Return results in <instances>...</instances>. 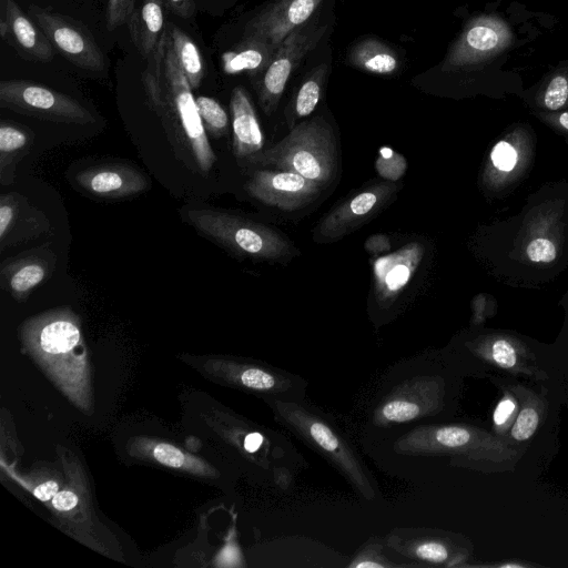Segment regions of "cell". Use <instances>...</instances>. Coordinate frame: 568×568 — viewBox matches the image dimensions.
Here are the masks:
<instances>
[{
    "instance_id": "cell-43",
    "label": "cell",
    "mask_w": 568,
    "mask_h": 568,
    "mask_svg": "<svg viewBox=\"0 0 568 568\" xmlns=\"http://www.w3.org/2000/svg\"><path fill=\"white\" fill-rule=\"evenodd\" d=\"M558 121H559L560 125H562L566 130H568V111L560 113L558 116Z\"/></svg>"
},
{
    "instance_id": "cell-5",
    "label": "cell",
    "mask_w": 568,
    "mask_h": 568,
    "mask_svg": "<svg viewBox=\"0 0 568 568\" xmlns=\"http://www.w3.org/2000/svg\"><path fill=\"white\" fill-rule=\"evenodd\" d=\"M274 419L325 459L366 501L378 496V486L355 444L334 417L303 402L265 400Z\"/></svg>"
},
{
    "instance_id": "cell-39",
    "label": "cell",
    "mask_w": 568,
    "mask_h": 568,
    "mask_svg": "<svg viewBox=\"0 0 568 568\" xmlns=\"http://www.w3.org/2000/svg\"><path fill=\"white\" fill-rule=\"evenodd\" d=\"M364 246L369 254L378 256L389 252L390 242L384 234H374L365 241Z\"/></svg>"
},
{
    "instance_id": "cell-41",
    "label": "cell",
    "mask_w": 568,
    "mask_h": 568,
    "mask_svg": "<svg viewBox=\"0 0 568 568\" xmlns=\"http://www.w3.org/2000/svg\"><path fill=\"white\" fill-rule=\"evenodd\" d=\"M78 501V496L74 493L62 490L58 491L52 498V506L60 511H67L73 509Z\"/></svg>"
},
{
    "instance_id": "cell-13",
    "label": "cell",
    "mask_w": 568,
    "mask_h": 568,
    "mask_svg": "<svg viewBox=\"0 0 568 568\" xmlns=\"http://www.w3.org/2000/svg\"><path fill=\"white\" fill-rule=\"evenodd\" d=\"M29 16L62 55L74 65L92 72L105 69L104 55L91 32L79 21L37 4Z\"/></svg>"
},
{
    "instance_id": "cell-4",
    "label": "cell",
    "mask_w": 568,
    "mask_h": 568,
    "mask_svg": "<svg viewBox=\"0 0 568 568\" xmlns=\"http://www.w3.org/2000/svg\"><path fill=\"white\" fill-rule=\"evenodd\" d=\"M21 338L60 389L89 412V364L79 316L70 307L47 311L22 324Z\"/></svg>"
},
{
    "instance_id": "cell-20",
    "label": "cell",
    "mask_w": 568,
    "mask_h": 568,
    "mask_svg": "<svg viewBox=\"0 0 568 568\" xmlns=\"http://www.w3.org/2000/svg\"><path fill=\"white\" fill-rule=\"evenodd\" d=\"M0 36L24 60L48 62L54 57L50 40L16 0H0Z\"/></svg>"
},
{
    "instance_id": "cell-6",
    "label": "cell",
    "mask_w": 568,
    "mask_h": 568,
    "mask_svg": "<svg viewBox=\"0 0 568 568\" xmlns=\"http://www.w3.org/2000/svg\"><path fill=\"white\" fill-rule=\"evenodd\" d=\"M443 351L464 376L504 375L550 383L562 367V359L506 336L465 338Z\"/></svg>"
},
{
    "instance_id": "cell-34",
    "label": "cell",
    "mask_w": 568,
    "mask_h": 568,
    "mask_svg": "<svg viewBox=\"0 0 568 568\" xmlns=\"http://www.w3.org/2000/svg\"><path fill=\"white\" fill-rule=\"evenodd\" d=\"M195 102L205 131L215 138L224 135L229 129V116L222 105L204 95L197 97Z\"/></svg>"
},
{
    "instance_id": "cell-16",
    "label": "cell",
    "mask_w": 568,
    "mask_h": 568,
    "mask_svg": "<svg viewBox=\"0 0 568 568\" xmlns=\"http://www.w3.org/2000/svg\"><path fill=\"white\" fill-rule=\"evenodd\" d=\"M245 190L268 206L295 211L313 202L323 187L293 171L258 169L252 173Z\"/></svg>"
},
{
    "instance_id": "cell-30",
    "label": "cell",
    "mask_w": 568,
    "mask_h": 568,
    "mask_svg": "<svg viewBox=\"0 0 568 568\" xmlns=\"http://www.w3.org/2000/svg\"><path fill=\"white\" fill-rule=\"evenodd\" d=\"M488 378L498 386L501 393L491 414L490 430L505 439L517 416L519 403L517 396L503 377L489 376Z\"/></svg>"
},
{
    "instance_id": "cell-17",
    "label": "cell",
    "mask_w": 568,
    "mask_h": 568,
    "mask_svg": "<svg viewBox=\"0 0 568 568\" xmlns=\"http://www.w3.org/2000/svg\"><path fill=\"white\" fill-rule=\"evenodd\" d=\"M325 0H273L246 24L243 38L261 40L275 51L296 28L313 18Z\"/></svg>"
},
{
    "instance_id": "cell-23",
    "label": "cell",
    "mask_w": 568,
    "mask_h": 568,
    "mask_svg": "<svg viewBox=\"0 0 568 568\" xmlns=\"http://www.w3.org/2000/svg\"><path fill=\"white\" fill-rule=\"evenodd\" d=\"M233 152L240 162L263 150L264 135L251 97L243 87L232 91Z\"/></svg>"
},
{
    "instance_id": "cell-42",
    "label": "cell",
    "mask_w": 568,
    "mask_h": 568,
    "mask_svg": "<svg viewBox=\"0 0 568 568\" xmlns=\"http://www.w3.org/2000/svg\"><path fill=\"white\" fill-rule=\"evenodd\" d=\"M59 490V485L54 480H48L36 487L34 496L40 500H49L54 497Z\"/></svg>"
},
{
    "instance_id": "cell-2",
    "label": "cell",
    "mask_w": 568,
    "mask_h": 568,
    "mask_svg": "<svg viewBox=\"0 0 568 568\" xmlns=\"http://www.w3.org/2000/svg\"><path fill=\"white\" fill-rule=\"evenodd\" d=\"M366 449L389 453L395 459L449 458L453 466L481 471L515 470L524 458L491 430L450 422L420 424Z\"/></svg>"
},
{
    "instance_id": "cell-25",
    "label": "cell",
    "mask_w": 568,
    "mask_h": 568,
    "mask_svg": "<svg viewBox=\"0 0 568 568\" xmlns=\"http://www.w3.org/2000/svg\"><path fill=\"white\" fill-rule=\"evenodd\" d=\"M164 0H142L128 23L131 39L140 54L148 60L164 31Z\"/></svg>"
},
{
    "instance_id": "cell-36",
    "label": "cell",
    "mask_w": 568,
    "mask_h": 568,
    "mask_svg": "<svg viewBox=\"0 0 568 568\" xmlns=\"http://www.w3.org/2000/svg\"><path fill=\"white\" fill-rule=\"evenodd\" d=\"M136 0H106L105 23L113 31L126 23L135 9Z\"/></svg>"
},
{
    "instance_id": "cell-29",
    "label": "cell",
    "mask_w": 568,
    "mask_h": 568,
    "mask_svg": "<svg viewBox=\"0 0 568 568\" xmlns=\"http://www.w3.org/2000/svg\"><path fill=\"white\" fill-rule=\"evenodd\" d=\"M172 40L173 50L192 90L200 87L204 77L205 65L195 42L179 27L166 24Z\"/></svg>"
},
{
    "instance_id": "cell-40",
    "label": "cell",
    "mask_w": 568,
    "mask_h": 568,
    "mask_svg": "<svg viewBox=\"0 0 568 568\" xmlns=\"http://www.w3.org/2000/svg\"><path fill=\"white\" fill-rule=\"evenodd\" d=\"M165 7L170 9L174 14L183 18L190 19L193 17L195 12V3L194 0H164Z\"/></svg>"
},
{
    "instance_id": "cell-28",
    "label": "cell",
    "mask_w": 568,
    "mask_h": 568,
    "mask_svg": "<svg viewBox=\"0 0 568 568\" xmlns=\"http://www.w3.org/2000/svg\"><path fill=\"white\" fill-rule=\"evenodd\" d=\"M28 128L2 121L0 124V181L11 184L18 162L27 154L32 141Z\"/></svg>"
},
{
    "instance_id": "cell-27",
    "label": "cell",
    "mask_w": 568,
    "mask_h": 568,
    "mask_svg": "<svg viewBox=\"0 0 568 568\" xmlns=\"http://www.w3.org/2000/svg\"><path fill=\"white\" fill-rule=\"evenodd\" d=\"M275 52L261 40L242 38L234 48L222 54V68L227 74L246 72L255 79L266 69Z\"/></svg>"
},
{
    "instance_id": "cell-7",
    "label": "cell",
    "mask_w": 568,
    "mask_h": 568,
    "mask_svg": "<svg viewBox=\"0 0 568 568\" xmlns=\"http://www.w3.org/2000/svg\"><path fill=\"white\" fill-rule=\"evenodd\" d=\"M244 164L293 171L327 187L337 173V146L332 126L323 116L302 121L271 148L251 155Z\"/></svg>"
},
{
    "instance_id": "cell-38",
    "label": "cell",
    "mask_w": 568,
    "mask_h": 568,
    "mask_svg": "<svg viewBox=\"0 0 568 568\" xmlns=\"http://www.w3.org/2000/svg\"><path fill=\"white\" fill-rule=\"evenodd\" d=\"M526 253L532 262L549 263L556 258L557 252L554 243L544 237H537L532 240L527 248Z\"/></svg>"
},
{
    "instance_id": "cell-26",
    "label": "cell",
    "mask_w": 568,
    "mask_h": 568,
    "mask_svg": "<svg viewBox=\"0 0 568 568\" xmlns=\"http://www.w3.org/2000/svg\"><path fill=\"white\" fill-rule=\"evenodd\" d=\"M347 61L361 71L381 75L395 74L402 67L398 52L375 37H365L353 43Z\"/></svg>"
},
{
    "instance_id": "cell-31",
    "label": "cell",
    "mask_w": 568,
    "mask_h": 568,
    "mask_svg": "<svg viewBox=\"0 0 568 568\" xmlns=\"http://www.w3.org/2000/svg\"><path fill=\"white\" fill-rule=\"evenodd\" d=\"M540 95L542 105L556 111L568 102V62H561L547 72L540 82Z\"/></svg>"
},
{
    "instance_id": "cell-14",
    "label": "cell",
    "mask_w": 568,
    "mask_h": 568,
    "mask_svg": "<svg viewBox=\"0 0 568 568\" xmlns=\"http://www.w3.org/2000/svg\"><path fill=\"white\" fill-rule=\"evenodd\" d=\"M400 189L392 181L374 183L332 209L313 232L317 243H331L354 232L386 206Z\"/></svg>"
},
{
    "instance_id": "cell-35",
    "label": "cell",
    "mask_w": 568,
    "mask_h": 568,
    "mask_svg": "<svg viewBox=\"0 0 568 568\" xmlns=\"http://www.w3.org/2000/svg\"><path fill=\"white\" fill-rule=\"evenodd\" d=\"M375 168L377 173L386 181H398L406 171V159L390 150L383 148L376 159Z\"/></svg>"
},
{
    "instance_id": "cell-21",
    "label": "cell",
    "mask_w": 568,
    "mask_h": 568,
    "mask_svg": "<svg viewBox=\"0 0 568 568\" xmlns=\"http://www.w3.org/2000/svg\"><path fill=\"white\" fill-rule=\"evenodd\" d=\"M77 184L100 199H121L143 192L149 182L135 166L125 163H104L90 166L75 175Z\"/></svg>"
},
{
    "instance_id": "cell-1",
    "label": "cell",
    "mask_w": 568,
    "mask_h": 568,
    "mask_svg": "<svg viewBox=\"0 0 568 568\" xmlns=\"http://www.w3.org/2000/svg\"><path fill=\"white\" fill-rule=\"evenodd\" d=\"M463 377L444 351L389 366L363 408V446L378 445L420 424L452 418L458 409Z\"/></svg>"
},
{
    "instance_id": "cell-9",
    "label": "cell",
    "mask_w": 568,
    "mask_h": 568,
    "mask_svg": "<svg viewBox=\"0 0 568 568\" xmlns=\"http://www.w3.org/2000/svg\"><path fill=\"white\" fill-rule=\"evenodd\" d=\"M389 555L406 567H462L471 542L462 534L425 527H396L384 538Z\"/></svg>"
},
{
    "instance_id": "cell-24",
    "label": "cell",
    "mask_w": 568,
    "mask_h": 568,
    "mask_svg": "<svg viewBox=\"0 0 568 568\" xmlns=\"http://www.w3.org/2000/svg\"><path fill=\"white\" fill-rule=\"evenodd\" d=\"M332 58L328 51L326 58L313 65L301 79L290 103L285 109V118L290 128L297 120L308 116L321 101L331 73Z\"/></svg>"
},
{
    "instance_id": "cell-37",
    "label": "cell",
    "mask_w": 568,
    "mask_h": 568,
    "mask_svg": "<svg viewBox=\"0 0 568 568\" xmlns=\"http://www.w3.org/2000/svg\"><path fill=\"white\" fill-rule=\"evenodd\" d=\"M494 165L501 171H511L517 161L515 149L506 141H499L490 153Z\"/></svg>"
},
{
    "instance_id": "cell-3",
    "label": "cell",
    "mask_w": 568,
    "mask_h": 568,
    "mask_svg": "<svg viewBox=\"0 0 568 568\" xmlns=\"http://www.w3.org/2000/svg\"><path fill=\"white\" fill-rule=\"evenodd\" d=\"M141 81L150 108L170 136L185 142L197 168L207 173L215 154L207 140L189 81L176 60L165 26L154 52L146 60Z\"/></svg>"
},
{
    "instance_id": "cell-22",
    "label": "cell",
    "mask_w": 568,
    "mask_h": 568,
    "mask_svg": "<svg viewBox=\"0 0 568 568\" xmlns=\"http://www.w3.org/2000/svg\"><path fill=\"white\" fill-rule=\"evenodd\" d=\"M50 230L45 215L19 193L0 195V248L38 237Z\"/></svg>"
},
{
    "instance_id": "cell-10",
    "label": "cell",
    "mask_w": 568,
    "mask_h": 568,
    "mask_svg": "<svg viewBox=\"0 0 568 568\" xmlns=\"http://www.w3.org/2000/svg\"><path fill=\"white\" fill-rule=\"evenodd\" d=\"M326 18L322 9L292 31L282 41L266 69L253 79L258 103L266 115L275 112L292 74L323 39L329 24Z\"/></svg>"
},
{
    "instance_id": "cell-12",
    "label": "cell",
    "mask_w": 568,
    "mask_h": 568,
    "mask_svg": "<svg viewBox=\"0 0 568 568\" xmlns=\"http://www.w3.org/2000/svg\"><path fill=\"white\" fill-rule=\"evenodd\" d=\"M0 105L38 119L74 124L95 121L93 114L73 98L26 80L0 82Z\"/></svg>"
},
{
    "instance_id": "cell-19",
    "label": "cell",
    "mask_w": 568,
    "mask_h": 568,
    "mask_svg": "<svg viewBox=\"0 0 568 568\" xmlns=\"http://www.w3.org/2000/svg\"><path fill=\"white\" fill-rule=\"evenodd\" d=\"M55 254L40 246L4 260L0 265V285L14 300L24 301L53 273Z\"/></svg>"
},
{
    "instance_id": "cell-18",
    "label": "cell",
    "mask_w": 568,
    "mask_h": 568,
    "mask_svg": "<svg viewBox=\"0 0 568 568\" xmlns=\"http://www.w3.org/2000/svg\"><path fill=\"white\" fill-rule=\"evenodd\" d=\"M424 256L420 243H408L396 252L372 261L375 301L379 310H389L416 273Z\"/></svg>"
},
{
    "instance_id": "cell-32",
    "label": "cell",
    "mask_w": 568,
    "mask_h": 568,
    "mask_svg": "<svg viewBox=\"0 0 568 568\" xmlns=\"http://www.w3.org/2000/svg\"><path fill=\"white\" fill-rule=\"evenodd\" d=\"M346 568H398L406 565L396 561L388 552L384 538L375 537L363 544L345 566Z\"/></svg>"
},
{
    "instance_id": "cell-11",
    "label": "cell",
    "mask_w": 568,
    "mask_h": 568,
    "mask_svg": "<svg viewBox=\"0 0 568 568\" xmlns=\"http://www.w3.org/2000/svg\"><path fill=\"white\" fill-rule=\"evenodd\" d=\"M514 38L500 20L480 16L470 20L450 45L440 70L446 73L484 71L513 48Z\"/></svg>"
},
{
    "instance_id": "cell-15",
    "label": "cell",
    "mask_w": 568,
    "mask_h": 568,
    "mask_svg": "<svg viewBox=\"0 0 568 568\" xmlns=\"http://www.w3.org/2000/svg\"><path fill=\"white\" fill-rule=\"evenodd\" d=\"M505 382L517 396L519 409L505 439L525 455L535 444H541L546 436L550 438L551 423L557 417L558 407L552 405L550 388L546 383L529 386L511 378Z\"/></svg>"
},
{
    "instance_id": "cell-33",
    "label": "cell",
    "mask_w": 568,
    "mask_h": 568,
    "mask_svg": "<svg viewBox=\"0 0 568 568\" xmlns=\"http://www.w3.org/2000/svg\"><path fill=\"white\" fill-rule=\"evenodd\" d=\"M150 455L160 464L184 469L202 475H212L213 470L200 459L183 453L175 446L166 443H149L146 444Z\"/></svg>"
},
{
    "instance_id": "cell-8",
    "label": "cell",
    "mask_w": 568,
    "mask_h": 568,
    "mask_svg": "<svg viewBox=\"0 0 568 568\" xmlns=\"http://www.w3.org/2000/svg\"><path fill=\"white\" fill-rule=\"evenodd\" d=\"M186 216L202 234L239 255L282 261L298 253L294 244L275 229L229 212L190 210Z\"/></svg>"
}]
</instances>
